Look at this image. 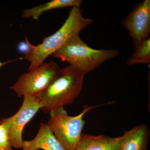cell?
Instances as JSON below:
<instances>
[{"label": "cell", "mask_w": 150, "mask_h": 150, "mask_svg": "<svg viewBox=\"0 0 150 150\" xmlns=\"http://www.w3.org/2000/svg\"><path fill=\"white\" fill-rule=\"evenodd\" d=\"M23 150H66L55 137L47 123H41L33 139L23 141Z\"/></svg>", "instance_id": "cell-8"}, {"label": "cell", "mask_w": 150, "mask_h": 150, "mask_svg": "<svg viewBox=\"0 0 150 150\" xmlns=\"http://www.w3.org/2000/svg\"><path fill=\"white\" fill-rule=\"evenodd\" d=\"M92 20L83 16L80 7L72 8L64 23L56 32L44 38L36 48L30 62L28 71L33 69L44 63L47 57L67 43L70 38L92 23Z\"/></svg>", "instance_id": "cell-3"}, {"label": "cell", "mask_w": 150, "mask_h": 150, "mask_svg": "<svg viewBox=\"0 0 150 150\" xmlns=\"http://www.w3.org/2000/svg\"><path fill=\"white\" fill-rule=\"evenodd\" d=\"M85 74L71 66L61 69L47 88L39 94L44 113L72 103L82 90Z\"/></svg>", "instance_id": "cell-1"}, {"label": "cell", "mask_w": 150, "mask_h": 150, "mask_svg": "<svg viewBox=\"0 0 150 150\" xmlns=\"http://www.w3.org/2000/svg\"><path fill=\"white\" fill-rule=\"evenodd\" d=\"M121 137L81 134L75 150H119Z\"/></svg>", "instance_id": "cell-10"}, {"label": "cell", "mask_w": 150, "mask_h": 150, "mask_svg": "<svg viewBox=\"0 0 150 150\" xmlns=\"http://www.w3.org/2000/svg\"><path fill=\"white\" fill-rule=\"evenodd\" d=\"M36 46L32 45L25 36V41H21L17 46L18 51L24 55V59L30 63Z\"/></svg>", "instance_id": "cell-13"}, {"label": "cell", "mask_w": 150, "mask_h": 150, "mask_svg": "<svg viewBox=\"0 0 150 150\" xmlns=\"http://www.w3.org/2000/svg\"><path fill=\"white\" fill-rule=\"evenodd\" d=\"M98 106L84 105L81 113L74 116L68 115L64 107L49 112L50 118L47 124L65 150H75L85 125L84 116Z\"/></svg>", "instance_id": "cell-4"}, {"label": "cell", "mask_w": 150, "mask_h": 150, "mask_svg": "<svg viewBox=\"0 0 150 150\" xmlns=\"http://www.w3.org/2000/svg\"><path fill=\"white\" fill-rule=\"evenodd\" d=\"M150 134L149 127L143 124L125 131L121 137L119 150H147Z\"/></svg>", "instance_id": "cell-9"}, {"label": "cell", "mask_w": 150, "mask_h": 150, "mask_svg": "<svg viewBox=\"0 0 150 150\" xmlns=\"http://www.w3.org/2000/svg\"><path fill=\"white\" fill-rule=\"evenodd\" d=\"M82 2L81 0H53L44 4L24 10L22 16L25 18H32L38 21L40 15L47 11L69 7H80Z\"/></svg>", "instance_id": "cell-11"}, {"label": "cell", "mask_w": 150, "mask_h": 150, "mask_svg": "<svg viewBox=\"0 0 150 150\" xmlns=\"http://www.w3.org/2000/svg\"><path fill=\"white\" fill-rule=\"evenodd\" d=\"M135 51L127 61V64L133 66L138 64L150 63V38L146 39L135 47Z\"/></svg>", "instance_id": "cell-12"}, {"label": "cell", "mask_w": 150, "mask_h": 150, "mask_svg": "<svg viewBox=\"0 0 150 150\" xmlns=\"http://www.w3.org/2000/svg\"><path fill=\"white\" fill-rule=\"evenodd\" d=\"M128 30L134 47L149 38L150 33V1L137 4L121 22Z\"/></svg>", "instance_id": "cell-7"}, {"label": "cell", "mask_w": 150, "mask_h": 150, "mask_svg": "<svg viewBox=\"0 0 150 150\" xmlns=\"http://www.w3.org/2000/svg\"><path fill=\"white\" fill-rule=\"evenodd\" d=\"M114 49H96L89 47L81 39L79 34L71 38L52 56L70 66L87 74L96 69L105 62L119 55Z\"/></svg>", "instance_id": "cell-2"}, {"label": "cell", "mask_w": 150, "mask_h": 150, "mask_svg": "<svg viewBox=\"0 0 150 150\" xmlns=\"http://www.w3.org/2000/svg\"><path fill=\"white\" fill-rule=\"evenodd\" d=\"M41 108V103L37 96L25 95L18 111L13 116L3 118L0 121V124L4 125L7 129L12 147L22 148L23 129Z\"/></svg>", "instance_id": "cell-6"}, {"label": "cell", "mask_w": 150, "mask_h": 150, "mask_svg": "<svg viewBox=\"0 0 150 150\" xmlns=\"http://www.w3.org/2000/svg\"><path fill=\"white\" fill-rule=\"evenodd\" d=\"M61 69L54 61L44 63L21 76L11 88L19 97L38 96L54 80Z\"/></svg>", "instance_id": "cell-5"}, {"label": "cell", "mask_w": 150, "mask_h": 150, "mask_svg": "<svg viewBox=\"0 0 150 150\" xmlns=\"http://www.w3.org/2000/svg\"><path fill=\"white\" fill-rule=\"evenodd\" d=\"M0 150H12L7 129L2 124H0Z\"/></svg>", "instance_id": "cell-14"}, {"label": "cell", "mask_w": 150, "mask_h": 150, "mask_svg": "<svg viewBox=\"0 0 150 150\" xmlns=\"http://www.w3.org/2000/svg\"><path fill=\"white\" fill-rule=\"evenodd\" d=\"M16 59V60H11V61H8V62H4V63H2V62H1L0 61V68L1 67H2V66H4V65L6 64H8V63H10V62H13L14 61H15V60H20V59Z\"/></svg>", "instance_id": "cell-15"}]
</instances>
